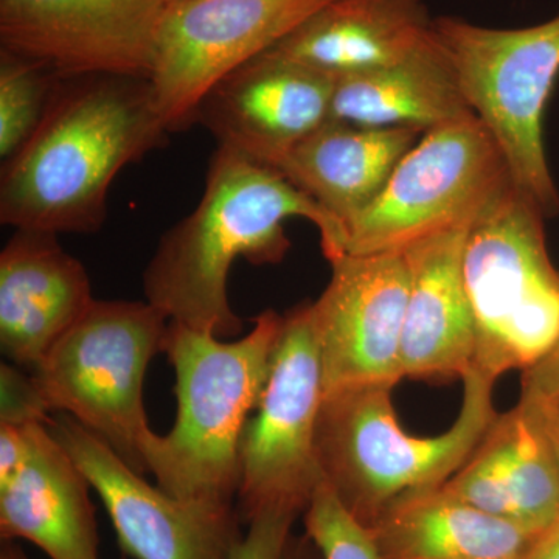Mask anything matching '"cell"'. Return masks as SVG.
I'll use <instances>...</instances> for the list:
<instances>
[{
  "label": "cell",
  "instance_id": "cell-1",
  "mask_svg": "<svg viewBox=\"0 0 559 559\" xmlns=\"http://www.w3.org/2000/svg\"><path fill=\"white\" fill-rule=\"evenodd\" d=\"M310 221L326 260L344 255V227L285 176L237 151L213 153L198 207L162 237L143 271L146 301L170 322L219 340L240 336L229 275L238 259L278 264L290 249L285 223Z\"/></svg>",
  "mask_w": 559,
  "mask_h": 559
},
{
  "label": "cell",
  "instance_id": "cell-2",
  "mask_svg": "<svg viewBox=\"0 0 559 559\" xmlns=\"http://www.w3.org/2000/svg\"><path fill=\"white\" fill-rule=\"evenodd\" d=\"M150 79H60L38 130L0 180V223L16 230L97 234L110 183L167 143Z\"/></svg>",
  "mask_w": 559,
  "mask_h": 559
},
{
  "label": "cell",
  "instance_id": "cell-3",
  "mask_svg": "<svg viewBox=\"0 0 559 559\" xmlns=\"http://www.w3.org/2000/svg\"><path fill=\"white\" fill-rule=\"evenodd\" d=\"M283 322L285 316L263 311L231 342L168 323L162 352L175 367L178 414L167 433H151L143 455L157 487L178 499L234 506L242 432L266 388Z\"/></svg>",
  "mask_w": 559,
  "mask_h": 559
},
{
  "label": "cell",
  "instance_id": "cell-4",
  "mask_svg": "<svg viewBox=\"0 0 559 559\" xmlns=\"http://www.w3.org/2000/svg\"><path fill=\"white\" fill-rule=\"evenodd\" d=\"M462 382L459 417L436 437L412 436L401 428L393 389L341 390L323 399L320 473L364 527L370 528L403 496L450 480L487 432L498 415L496 382L476 370Z\"/></svg>",
  "mask_w": 559,
  "mask_h": 559
},
{
  "label": "cell",
  "instance_id": "cell-5",
  "mask_svg": "<svg viewBox=\"0 0 559 559\" xmlns=\"http://www.w3.org/2000/svg\"><path fill=\"white\" fill-rule=\"evenodd\" d=\"M543 210L511 186L466 234L463 280L476 320L474 369L524 373L559 342V270Z\"/></svg>",
  "mask_w": 559,
  "mask_h": 559
},
{
  "label": "cell",
  "instance_id": "cell-6",
  "mask_svg": "<svg viewBox=\"0 0 559 559\" xmlns=\"http://www.w3.org/2000/svg\"><path fill=\"white\" fill-rule=\"evenodd\" d=\"M170 319L150 301L97 300L32 371L49 412L100 437L132 469L148 473L146 370Z\"/></svg>",
  "mask_w": 559,
  "mask_h": 559
},
{
  "label": "cell",
  "instance_id": "cell-7",
  "mask_svg": "<svg viewBox=\"0 0 559 559\" xmlns=\"http://www.w3.org/2000/svg\"><path fill=\"white\" fill-rule=\"evenodd\" d=\"M471 110L502 151L514 187L546 218L559 191L544 145V114L559 76V16L524 28H491L460 17L433 21Z\"/></svg>",
  "mask_w": 559,
  "mask_h": 559
},
{
  "label": "cell",
  "instance_id": "cell-8",
  "mask_svg": "<svg viewBox=\"0 0 559 559\" xmlns=\"http://www.w3.org/2000/svg\"><path fill=\"white\" fill-rule=\"evenodd\" d=\"M514 186L502 151L476 114L426 131L377 201L345 230L344 255L403 252L469 229Z\"/></svg>",
  "mask_w": 559,
  "mask_h": 559
},
{
  "label": "cell",
  "instance_id": "cell-9",
  "mask_svg": "<svg viewBox=\"0 0 559 559\" xmlns=\"http://www.w3.org/2000/svg\"><path fill=\"white\" fill-rule=\"evenodd\" d=\"M322 360L311 301L286 312L266 388L240 444V518L261 511L301 514L322 481L318 428L322 411Z\"/></svg>",
  "mask_w": 559,
  "mask_h": 559
},
{
  "label": "cell",
  "instance_id": "cell-10",
  "mask_svg": "<svg viewBox=\"0 0 559 559\" xmlns=\"http://www.w3.org/2000/svg\"><path fill=\"white\" fill-rule=\"evenodd\" d=\"M330 0H176L162 11L150 83L165 127L197 123L202 98Z\"/></svg>",
  "mask_w": 559,
  "mask_h": 559
},
{
  "label": "cell",
  "instance_id": "cell-11",
  "mask_svg": "<svg viewBox=\"0 0 559 559\" xmlns=\"http://www.w3.org/2000/svg\"><path fill=\"white\" fill-rule=\"evenodd\" d=\"M51 432L79 463L108 511L128 559H230L241 539L234 506L183 500L153 487L108 443L66 414Z\"/></svg>",
  "mask_w": 559,
  "mask_h": 559
},
{
  "label": "cell",
  "instance_id": "cell-12",
  "mask_svg": "<svg viewBox=\"0 0 559 559\" xmlns=\"http://www.w3.org/2000/svg\"><path fill=\"white\" fill-rule=\"evenodd\" d=\"M329 263V285L311 301L323 393L395 389L404 378L401 345L409 296L404 253L342 255Z\"/></svg>",
  "mask_w": 559,
  "mask_h": 559
},
{
  "label": "cell",
  "instance_id": "cell-13",
  "mask_svg": "<svg viewBox=\"0 0 559 559\" xmlns=\"http://www.w3.org/2000/svg\"><path fill=\"white\" fill-rule=\"evenodd\" d=\"M160 0H0V49L58 79H150Z\"/></svg>",
  "mask_w": 559,
  "mask_h": 559
},
{
  "label": "cell",
  "instance_id": "cell-14",
  "mask_svg": "<svg viewBox=\"0 0 559 559\" xmlns=\"http://www.w3.org/2000/svg\"><path fill=\"white\" fill-rule=\"evenodd\" d=\"M336 76L264 51L210 90L198 108L219 146L277 170L331 120Z\"/></svg>",
  "mask_w": 559,
  "mask_h": 559
},
{
  "label": "cell",
  "instance_id": "cell-15",
  "mask_svg": "<svg viewBox=\"0 0 559 559\" xmlns=\"http://www.w3.org/2000/svg\"><path fill=\"white\" fill-rule=\"evenodd\" d=\"M444 488L500 521L540 536L559 521V463L538 409L520 399L496 415Z\"/></svg>",
  "mask_w": 559,
  "mask_h": 559
},
{
  "label": "cell",
  "instance_id": "cell-16",
  "mask_svg": "<svg viewBox=\"0 0 559 559\" xmlns=\"http://www.w3.org/2000/svg\"><path fill=\"white\" fill-rule=\"evenodd\" d=\"M91 280L58 235L16 230L0 253V347L11 364L35 371L90 310Z\"/></svg>",
  "mask_w": 559,
  "mask_h": 559
},
{
  "label": "cell",
  "instance_id": "cell-17",
  "mask_svg": "<svg viewBox=\"0 0 559 559\" xmlns=\"http://www.w3.org/2000/svg\"><path fill=\"white\" fill-rule=\"evenodd\" d=\"M468 229L443 231L404 249L409 296L401 367L412 380H462L476 360V320L465 280Z\"/></svg>",
  "mask_w": 559,
  "mask_h": 559
},
{
  "label": "cell",
  "instance_id": "cell-18",
  "mask_svg": "<svg viewBox=\"0 0 559 559\" xmlns=\"http://www.w3.org/2000/svg\"><path fill=\"white\" fill-rule=\"evenodd\" d=\"M49 423L28 426L27 459L0 485V536L28 540L50 559H100L91 481Z\"/></svg>",
  "mask_w": 559,
  "mask_h": 559
},
{
  "label": "cell",
  "instance_id": "cell-19",
  "mask_svg": "<svg viewBox=\"0 0 559 559\" xmlns=\"http://www.w3.org/2000/svg\"><path fill=\"white\" fill-rule=\"evenodd\" d=\"M433 21L426 0H330L267 51L337 79L409 57Z\"/></svg>",
  "mask_w": 559,
  "mask_h": 559
},
{
  "label": "cell",
  "instance_id": "cell-20",
  "mask_svg": "<svg viewBox=\"0 0 559 559\" xmlns=\"http://www.w3.org/2000/svg\"><path fill=\"white\" fill-rule=\"evenodd\" d=\"M425 132L330 120L278 165L280 175L330 212L345 230L388 186Z\"/></svg>",
  "mask_w": 559,
  "mask_h": 559
},
{
  "label": "cell",
  "instance_id": "cell-21",
  "mask_svg": "<svg viewBox=\"0 0 559 559\" xmlns=\"http://www.w3.org/2000/svg\"><path fill=\"white\" fill-rule=\"evenodd\" d=\"M471 112L457 73L433 32L432 39L403 60L337 76L331 120L426 132Z\"/></svg>",
  "mask_w": 559,
  "mask_h": 559
},
{
  "label": "cell",
  "instance_id": "cell-22",
  "mask_svg": "<svg viewBox=\"0 0 559 559\" xmlns=\"http://www.w3.org/2000/svg\"><path fill=\"white\" fill-rule=\"evenodd\" d=\"M369 530L381 559H522L539 538L444 485L403 496Z\"/></svg>",
  "mask_w": 559,
  "mask_h": 559
},
{
  "label": "cell",
  "instance_id": "cell-23",
  "mask_svg": "<svg viewBox=\"0 0 559 559\" xmlns=\"http://www.w3.org/2000/svg\"><path fill=\"white\" fill-rule=\"evenodd\" d=\"M58 79L38 62L0 49V157L11 159L38 130Z\"/></svg>",
  "mask_w": 559,
  "mask_h": 559
},
{
  "label": "cell",
  "instance_id": "cell-24",
  "mask_svg": "<svg viewBox=\"0 0 559 559\" xmlns=\"http://www.w3.org/2000/svg\"><path fill=\"white\" fill-rule=\"evenodd\" d=\"M305 535L323 559H381L370 530L356 521L322 479L304 511Z\"/></svg>",
  "mask_w": 559,
  "mask_h": 559
},
{
  "label": "cell",
  "instance_id": "cell-25",
  "mask_svg": "<svg viewBox=\"0 0 559 559\" xmlns=\"http://www.w3.org/2000/svg\"><path fill=\"white\" fill-rule=\"evenodd\" d=\"M49 409L33 373L11 362L0 366V425L25 426L50 421Z\"/></svg>",
  "mask_w": 559,
  "mask_h": 559
},
{
  "label": "cell",
  "instance_id": "cell-26",
  "mask_svg": "<svg viewBox=\"0 0 559 559\" xmlns=\"http://www.w3.org/2000/svg\"><path fill=\"white\" fill-rule=\"evenodd\" d=\"M299 514L286 510L261 511L248 522L230 559H285L290 528Z\"/></svg>",
  "mask_w": 559,
  "mask_h": 559
},
{
  "label": "cell",
  "instance_id": "cell-27",
  "mask_svg": "<svg viewBox=\"0 0 559 559\" xmlns=\"http://www.w3.org/2000/svg\"><path fill=\"white\" fill-rule=\"evenodd\" d=\"M521 399L559 409V342L522 373Z\"/></svg>",
  "mask_w": 559,
  "mask_h": 559
},
{
  "label": "cell",
  "instance_id": "cell-28",
  "mask_svg": "<svg viewBox=\"0 0 559 559\" xmlns=\"http://www.w3.org/2000/svg\"><path fill=\"white\" fill-rule=\"evenodd\" d=\"M28 426L0 425V485L16 476L31 447Z\"/></svg>",
  "mask_w": 559,
  "mask_h": 559
},
{
  "label": "cell",
  "instance_id": "cell-29",
  "mask_svg": "<svg viewBox=\"0 0 559 559\" xmlns=\"http://www.w3.org/2000/svg\"><path fill=\"white\" fill-rule=\"evenodd\" d=\"M522 559H559V521L533 543Z\"/></svg>",
  "mask_w": 559,
  "mask_h": 559
},
{
  "label": "cell",
  "instance_id": "cell-30",
  "mask_svg": "<svg viewBox=\"0 0 559 559\" xmlns=\"http://www.w3.org/2000/svg\"><path fill=\"white\" fill-rule=\"evenodd\" d=\"M285 559H323L314 546V543L307 535L290 536L286 547Z\"/></svg>",
  "mask_w": 559,
  "mask_h": 559
},
{
  "label": "cell",
  "instance_id": "cell-31",
  "mask_svg": "<svg viewBox=\"0 0 559 559\" xmlns=\"http://www.w3.org/2000/svg\"><path fill=\"white\" fill-rule=\"evenodd\" d=\"M528 403H532L533 406H535L536 409H538L540 419H543L544 423V428H546L547 433H549L550 441L551 444H554L555 454H557L559 463V409L543 406V404L533 403V401H528Z\"/></svg>",
  "mask_w": 559,
  "mask_h": 559
},
{
  "label": "cell",
  "instance_id": "cell-32",
  "mask_svg": "<svg viewBox=\"0 0 559 559\" xmlns=\"http://www.w3.org/2000/svg\"><path fill=\"white\" fill-rule=\"evenodd\" d=\"M0 559H32L25 554L24 550L21 549L16 544L11 543V540H5L2 549H0Z\"/></svg>",
  "mask_w": 559,
  "mask_h": 559
},
{
  "label": "cell",
  "instance_id": "cell-33",
  "mask_svg": "<svg viewBox=\"0 0 559 559\" xmlns=\"http://www.w3.org/2000/svg\"><path fill=\"white\" fill-rule=\"evenodd\" d=\"M160 2L164 3V5H167V3L176 2V0H160Z\"/></svg>",
  "mask_w": 559,
  "mask_h": 559
}]
</instances>
